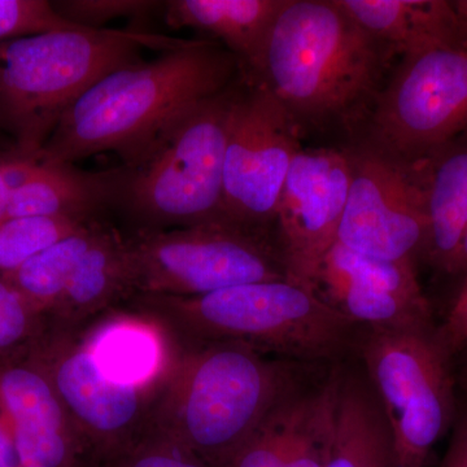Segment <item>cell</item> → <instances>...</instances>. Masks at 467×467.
Returning <instances> with one entry per match:
<instances>
[{"instance_id": "cell-1", "label": "cell", "mask_w": 467, "mask_h": 467, "mask_svg": "<svg viewBox=\"0 0 467 467\" xmlns=\"http://www.w3.org/2000/svg\"><path fill=\"white\" fill-rule=\"evenodd\" d=\"M396 57L340 0H288L256 67L243 75L273 94L301 137L337 131L358 140Z\"/></svg>"}, {"instance_id": "cell-2", "label": "cell", "mask_w": 467, "mask_h": 467, "mask_svg": "<svg viewBox=\"0 0 467 467\" xmlns=\"http://www.w3.org/2000/svg\"><path fill=\"white\" fill-rule=\"evenodd\" d=\"M241 75L238 58L212 38L187 39L153 60L119 67L64 113L39 161L75 164L115 152L128 164L175 119Z\"/></svg>"}, {"instance_id": "cell-3", "label": "cell", "mask_w": 467, "mask_h": 467, "mask_svg": "<svg viewBox=\"0 0 467 467\" xmlns=\"http://www.w3.org/2000/svg\"><path fill=\"white\" fill-rule=\"evenodd\" d=\"M121 310L147 319L171 347L235 343L308 365H333L358 352L364 327L285 281L233 285L199 296L135 295Z\"/></svg>"}, {"instance_id": "cell-4", "label": "cell", "mask_w": 467, "mask_h": 467, "mask_svg": "<svg viewBox=\"0 0 467 467\" xmlns=\"http://www.w3.org/2000/svg\"><path fill=\"white\" fill-rule=\"evenodd\" d=\"M171 347L150 431L225 467L308 364L235 343Z\"/></svg>"}, {"instance_id": "cell-5", "label": "cell", "mask_w": 467, "mask_h": 467, "mask_svg": "<svg viewBox=\"0 0 467 467\" xmlns=\"http://www.w3.org/2000/svg\"><path fill=\"white\" fill-rule=\"evenodd\" d=\"M186 41L131 27H84L0 43V130L39 159L61 117L92 85L142 60V48L164 52Z\"/></svg>"}, {"instance_id": "cell-6", "label": "cell", "mask_w": 467, "mask_h": 467, "mask_svg": "<svg viewBox=\"0 0 467 467\" xmlns=\"http://www.w3.org/2000/svg\"><path fill=\"white\" fill-rule=\"evenodd\" d=\"M239 81L175 119L121 164L116 209L130 221V233L223 220V161Z\"/></svg>"}, {"instance_id": "cell-7", "label": "cell", "mask_w": 467, "mask_h": 467, "mask_svg": "<svg viewBox=\"0 0 467 467\" xmlns=\"http://www.w3.org/2000/svg\"><path fill=\"white\" fill-rule=\"evenodd\" d=\"M391 429L399 467H425L456 422L451 358L436 327H364L356 352Z\"/></svg>"}, {"instance_id": "cell-8", "label": "cell", "mask_w": 467, "mask_h": 467, "mask_svg": "<svg viewBox=\"0 0 467 467\" xmlns=\"http://www.w3.org/2000/svg\"><path fill=\"white\" fill-rule=\"evenodd\" d=\"M124 235L134 296H199L233 285L288 279L275 234L230 221Z\"/></svg>"}, {"instance_id": "cell-9", "label": "cell", "mask_w": 467, "mask_h": 467, "mask_svg": "<svg viewBox=\"0 0 467 467\" xmlns=\"http://www.w3.org/2000/svg\"><path fill=\"white\" fill-rule=\"evenodd\" d=\"M467 135V47L435 45L404 55L358 140L416 165Z\"/></svg>"}, {"instance_id": "cell-10", "label": "cell", "mask_w": 467, "mask_h": 467, "mask_svg": "<svg viewBox=\"0 0 467 467\" xmlns=\"http://www.w3.org/2000/svg\"><path fill=\"white\" fill-rule=\"evenodd\" d=\"M26 358L47 376L63 404L78 444L79 467H103L149 432L165 371L149 386L113 382L92 358L85 331L45 330Z\"/></svg>"}, {"instance_id": "cell-11", "label": "cell", "mask_w": 467, "mask_h": 467, "mask_svg": "<svg viewBox=\"0 0 467 467\" xmlns=\"http://www.w3.org/2000/svg\"><path fill=\"white\" fill-rule=\"evenodd\" d=\"M301 140L284 106L242 73L223 161V220L275 234L282 190L295 156L303 150Z\"/></svg>"}, {"instance_id": "cell-12", "label": "cell", "mask_w": 467, "mask_h": 467, "mask_svg": "<svg viewBox=\"0 0 467 467\" xmlns=\"http://www.w3.org/2000/svg\"><path fill=\"white\" fill-rule=\"evenodd\" d=\"M349 192L337 242L367 256L416 264L429 244L425 198L416 171L365 140L343 147Z\"/></svg>"}, {"instance_id": "cell-13", "label": "cell", "mask_w": 467, "mask_h": 467, "mask_svg": "<svg viewBox=\"0 0 467 467\" xmlns=\"http://www.w3.org/2000/svg\"><path fill=\"white\" fill-rule=\"evenodd\" d=\"M349 178L343 147H303L295 156L275 220V238L288 281L312 290L319 263L337 242Z\"/></svg>"}, {"instance_id": "cell-14", "label": "cell", "mask_w": 467, "mask_h": 467, "mask_svg": "<svg viewBox=\"0 0 467 467\" xmlns=\"http://www.w3.org/2000/svg\"><path fill=\"white\" fill-rule=\"evenodd\" d=\"M312 290L362 327L434 325L416 264L407 261L376 259L335 242L319 263Z\"/></svg>"}, {"instance_id": "cell-15", "label": "cell", "mask_w": 467, "mask_h": 467, "mask_svg": "<svg viewBox=\"0 0 467 467\" xmlns=\"http://www.w3.org/2000/svg\"><path fill=\"white\" fill-rule=\"evenodd\" d=\"M0 409L24 467H79L69 418L50 379L29 358L0 364Z\"/></svg>"}, {"instance_id": "cell-16", "label": "cell", "mask_w": 467, "mask_h": 467, "mask_svg": "<svg viewBox=\"0 0 467 467\" xmlns=\"http://www.w3.org/2000/svg\"><path fill=\"white\" fill-rule=\"evenodd\" d=\"M326 467H399L389 420L358 355L334 368Z\"/></svg>"}, {"instance_id": "cell-17", "label": "cell", "mask_w": 467, "mask_h": 467, "mask_svg": "<svg viewBox=\"0 0 467 467\" xmlns=\"http://www.w3.org/2000/svg\"><path fill=\"white\" fill-rule=\"evenodd\" d=\"M134 296L124 233L107 223L45 315V330L81 334Z\"/></svg>"}, {"instance_id": "cell-18", "label": "cell", "mask_w": 467, "mask_h": 467, "mask_svg": "<svg viewBox=\"0 0 467 467\" xmlns=\"http://www.w3.org/2000/svg\"><path fill=\"white\" fill-rule=\"evenodd\" d=\"M121 165L88 171L67 162L36 161L15 189L8 217H67L81 223L106 220L117 208L121 189Z\"/></svg>"}, {"instance_id": "cell-19", "label": "cell", "mask_w": 467, "mask_h": 467, "mask_svg": "<svg viewBox=\"0 0 467 467\" xmlns=\"http://www.w3.org/2000/svg\"><path fill=\"white\" fill-rule=\"evenodd\" d=\"M288 0H169L164 20L173 29L209 34L250 73L261 57L267 36Z\"/></svg>"}, {"instance_id": "cell-20", "label": "cell", "mask_w": 467, "mask_h": 467, "mask_svg": "<svg viewBox=\"0 0 467 467\" xmlns=\"http://www.w3.org/2000/svg\"><path fill=\"white\" fill-rule=\"evenodd\" d=\"M410 167L425 198L429 223L425 260L448 273L467 226V135Z\"/></svg>"}, {"instance_id": "cell-21", "label": "cell", "mask_w": 467, "mask_h": 467, "mask_svg": "<svg viewBox=\"0 0 467 467\" xmlns=\"http://www.w3.org/2000/svg\"><path fill=\"white\" fill-rule=\"evenodd\" d=\"M350 16L399 57L435 45L467 43L451 2L340 0Z\"/></svg>"}, {"instance_id": "cell-22", "label": "cell", "mask_w": 467, "mask_h": 467, "mask_svg": "<svg viewBox=\"0 0 467 467\" xmlns=\"http://www.w3.org/2000/svg\"><path fill=\"white\" fill-rule=\"evenodd\" d=\"M92 358L104 376L126 386H149L164 373L171 347L161 331L126 310H113L85 331Z\"/></svg>"}, {"instance_id": "cell-23", "label": "cell", "mask_w": 467, "mask_h": 467, "mask_svg": "<svg viewBox=\"0 0 467 467\" xmlns=\"http://www.w3.org/2000/svg\"><path fill=\"white\" fill-rule=\"evenodd\" d=\"M109 221L88 223L78 232L46 248L8 275H2L26 300L36 313L45 317L64 291L86 252L99 238Z\"/></svg>"}, {"instance_id": "cell-24", "label": "cell", "mask_w": 467, "mask_h": 467, "mask_svg": "<svg viewBox=\"0 0 467 467\" xmlns=\"http://www.w3.org/2000/svg\"><path fill=\"white\" fill-rule=\"evenodd\" d=\"M88 223L67 217L7 218L0 223V276Z\"/></svg>"}, {"instance_id": "cell-25", "label": "cell", "mask_w": 467, "mask_h": 467, "mask_svg": "<svg viewBox=\"0 0 467 467\" xmlns=\"http://www.w3.org/2000/svg\"><path fill=\"white\" fill-rule=\"evenodd\" d=\"M45 331V318L0 276V364L26 358Z\"/></svg>"}, {"instance_id": "cell-26", "label": "cell", "mask_w": 467, "mask_h": 467, "mask_svg": "<svg viewBox=\"0 0 467 467\" xmlns=\"http://www.w3.org/2000/svg\"><path fill=\"white\" fill-rule=\"evenodd\" d=\"M51 5L70 24L94 29H103L117 18H128L135 26H146L150 18L164 16L165 11V2L153 0H61Z\"/></svg>"}, {"instance_id": "cell-27", "label": "cell", "mask_w": 467, "mask_h": 467, "mask_svg": "<svg viewBox=\"0 0 467 467\" xmlns=\"http://www.w3.org/2000/svg\"><path fill=\"white\" fill-rule=\"evenodd\" d=\"M84 29L58 16L46 0H0V43L57 30ZM94 29V27H92Z\"/></svg>"}, {"instance_id": "cell-28", "label": "cell", "mask_w": 467, "mask_h": 467, "mask_svg": "<svg viewBox=\"0 0 467 467\" xmlns=\"http://www.w3.org/2000/svg\"><path fill=\"white\" fill-rule=\"evenodd\" d=\"M103 467H212L190 451L149 431L130 450Z\"/></svg>"}, {"instance_id": "cell-29", "label": "cell", "mask_w": 467, "mask_h": 467, "mask_svg": "<svg viewBox=\"0 0 467 467\" xmlns=\"http://www.w3.org/2000/svg\"><path fill=\"white\" fill-rule=\"evenodd\" d=\"M334 373V370H333ZM333 383V377H331ZM330 391L324 407L312 420L306 434L291 454L284 467H326L328 451V408H330Z\"/></svg>"}, {"instance_id": "cell-30", "label": "cell", "mask_w": 467, "mask_h": 467, "mask_svg": "<svg viewBox=\"0 0 467 467\" xmlns=\"http://www.w3.org/2000/svg\"><path fill=\"white\" fill-rule=\"evenodd\" d=\"M38 160L24 155L15 146L0 150V223L7 220L15 189L23 183Z\"/></svg>"}, {"instance_id": "cell-31", "label": "cell", "mask_w": 467, "mask_h": 467, "mask_svg": "<svg viewBox=\"0 0 467 467\" xmlns=\"http://www.w3.org/2000/svg\"><path fill=\"white\" fill-rule=\"evenodd\" d=\"M436 333L451 358L467 349V279Z\"/></svg>"}, {"instance_id": "cell-32", "label": "cell", "mask_w": 467, "mask_h": 467, "mask_svg": "<svg viewBox=\"0 0 467 467\" xmlns=\"http://www.w3.org/2000/svg\"><path fill=\"white\" fill-rule=\"evenodd\" d=\"M441 467H467V411L453 427Z\"/></svg>"}, {"instance_id": "cell-33", "label": "cell", "mask_w": 467, "mask_h": 467, "mask_svg": "<svg viewBox=\"0 0 467 467\" xmlns=\"http://www.w3.org/2000/svg\"><path fill=\"white\" fill-rule=\"evenodd\" d=\"M0 467H24L2 409H0Z\"/></svg>"}, {"instance_id": "cell-34", "label": "cell", "mask_w": 467, "mask_h": 467, "mask_svg": "<svg viewBox=\"0 0 467 467\" xmlns=\"http://www.w3.org/2000/svg\"><path fill=\"white\" fill-rule=\"evenodd\" d=\"M450 275H460V273H467V226L451 260L450 267Z\"/></svg>"}, {"instance_id": "cell-35", "label": "cell", "mask_w": 467, "mask_h": 467, "mask_svg": "<svg viewBox=\"0 0 467 467\" xmlns=\"http://www.w3.org/2000/svg\"><path fill=\"white\" fill-rule=\"evenodd\" d=\"M451 3L457 20H459L461 32H462L463 38L467 43V0H454Z\"/></svg>"}, {"instance_id": "cell-36", "label": "cell", "mask_w": 467, "mask_h": 467, "mask_svg": "<svg viewBox=\"0 0 467 467\" xmlns=\"http://www.w3.org/2000/svg\"><path fill=\"white\" fill-rule=\"evenodd\" d=\"M14 146H15L14 142H12V140H9L7 135H5V133H3L2 130H0V150L9 149V147H14Z\"/></svg>"}, {"instance_id": "cell-37", "label": "cell", "mask_w": 467, "mask_h": 467, "mask_svg": "<svg viewBox=\"0 0 467 467\" xmlns=\"http://www.w3.org/2000/svg\"><path fill=\"white\" fill-rule=\"evenodd\" d=\"M465 356V367H463V376H465V382L467 383V349L462 353Z\"/></svg>"}]
</instances>
